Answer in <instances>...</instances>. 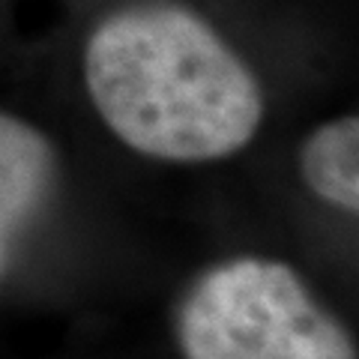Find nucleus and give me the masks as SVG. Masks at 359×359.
I'll return each instance as SVG.
<instances>
[{"label": "nucleus", "instance_id": "3", "mask_svg": "<svg viewBox=\"0 0 359 359\" xmlns=\"http://www.w3.org/2000/svg\"><path fill=\"white\" fill-rule=\"evenodd\" d=\"M54 177L57 156L45 135L0 111V276L9 266L15 237L45 204Z\"/></svg>", "mask_w": 359, "mask_h": 359}, {"label": "nucleus", "instance_id": "4", "mask_svg": "<svg viewBox=\"0 0 359 359\" xmlns=\"http://www.w3.org/2000/svg\"><path fill=\"white\" fill-rule=\"evenodd\" d=\"M299 174L327 204L359 210V120L339 117L314 129L299 150Z\"/></svg>", "mask_w": 359, "mask_h": 359}, {"label": "nucleus", "instance_id": "2", "mask_svg": "<svg viewBox=\"0 0 359 359\" xmlns=\"http://www.w3.org/2000/svg\"><path fill=\"white\" fill-rule=\"evenodd\" d=\"M177 344L183 359H359L344 323L269 257L207 269L180 306Z\"/></svg>", "mask_w": 359, "mask_h": 359}, {"label": "nucleus", "instance_id": "1", "mask_svg": "<svg viewBox=\"0 0 359 359\" xmlns=\"http://www.w3.org/2000/svg\"><path fill=\"white\" fill-rule=\"evenodd\" d=\"M84 84L105 126L129 150L162 162L228 159L264 117L252 69L183 6L108 15L84 48Z\"/></svg>", "mask_w": 359, "mask_h": 359}]
</instances>
